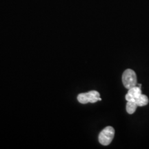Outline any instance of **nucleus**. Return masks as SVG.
Returning a JSON list of instances; mask_svg holds the SVG:
<instances>
[{"label": "nucleus", "mask_w": 149, "mask_h": 149, "mask_svg": "<svg viewBox=\"0 0 149 149\" xmlns=\"http://www.w3.org/2000/svg\"><path fill=\"white\" fill-rule=\"evenodd\" d=\"M77 100L79 103L85 104L87 103H95L101 101L100 94L96 91H91L88 93H84L78 95Z\"/></svg>", "instance_id": "nucleus-1"}, {"label": "nucleus", "mask_w": 149, "mask_h": 149, "mask_svg": "<svg viewBox=\"0 0 149 149\" xmlns=\"http://www.w3.org/2000/svg\"><path fill=\"white\" fill-rule=\"evenodd\" d=\"M122 82L124 87L130 89L137 86V75L132 69H126L122 74Z\"/></svg>", "instance_id": "nucleus-2"}, {"label": "nucleus", "mask_w": 149, "mask_h": 149, "mask_svg": "<svg viewBox=\"0 0 149 149\" xmlns=\"http://www.w3.org/2000/svg\"><path fill=\"white\" fill-rule=\"evenodd\" d=\"M115 136V129L112 126H107L100 132L98 139L100 143L104 146H108L113 141Z\"/></svg>", "instance_id": "nucleus-3"}, {"label": "nucleus", "mask_w": 149, "mask_h": 149, "mask_svg": "<svg viewBox=\"0 0 149 149\" xmlns=\"http://www.w3.org/2000/svg\"><path fill=\"white\" fill-rule=\"evenodd\" d=\"M141 94V90L140 87L134 86L133 88L128 89L127 94L126 95L125 99L126 101H133L135 100Z\"/></svg>", "instance_id": "nucleus-4"}, {"label": "nucleus", "mask_w": 149, "mask_h": 149, "mask_svg": "<svg viewBox=\"0 0 149 149\" xmlns=\"http://www.w3.org/2000/svg\"><path fill=\"white\" fill-rule=\"evenodd\" d=\"M135 101L136 102V104H137L138 107H144V106H146L148 104L149 100L146 95H143L141 93Z\"/></svg>", "instance_id": "nucleus-5"}, {"label": "nucleus", "mask_w": 149, "mask_h": 149, "mask_svg": "<svg viewBox=\"0 0 149 149\" xmlns=\"http://www.w3.org/2000/svg\"><path fill=\"white\" fill-rule=\"evenodd\" d=\"M137 107H138V106H137V104H136V102L135 100H133V101H128L127 104H126V111H127L128 114L130 115L133 114V113L135 112L136 109H137Z\"/></svg>", "instance_id": "nucleus-6"}]
</instances>
